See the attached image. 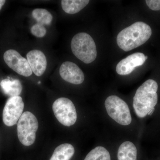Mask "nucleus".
I'll return each instance as SVG.
<instances>
[{
    "label": "nucleus",
    "mask_w": 160,
    "mask_h": 160,
    "mask_svg": "<svg viewBox=\"0 0 160 160\" xmlns=\"http://www.w3.org/2000/svg\"><path fill=\"white\" fill-rule=\"evenodd\" d=\"M158 83L152 79L147 80L138 88L133 97V107L138 117L151 115L158 101Z\"/></svg>",
    "instance_id": "nucleus-1"
},
{
    "label": "nucleus",
    "mask_w": 160,
    "mask_h": 160,
    "mask_svg": "<svg viewBox=\"0 0 160 160\" xmlns=\"http://www.w3.org/2000/svg\"><path fill=\"white\" fill-rule=\"evenodd\" d=\"M152 29L146 23L137 22L122 30L117 38L119 47L128 52L142 46L150 38Z\"/></svg>",
    "instance_id": "nucleus-2"
},
{
    "label": "nucleus",
    "mask_w": 160,
    "mask_h": 160,
    "mask_svg": "<svg viewBox=\"0 0 160 160\" xmlns=\"http://www.w3.org/2000/svg\"><path fill=\"white\" fill-rule=\"evenodd\" d=\"M71 47L76 57L86 64L92 62L97 55L96 46L91 36L86 32H80L72 39Z\"/></svg>",
    "instance_id": "nucleus-3"
},
{
    "label": "nucleus",
    "mask_w": 160,
    "mask_h": 160,
    "mask_svg": "<svg viewBox=\"0 0 160 160\" xmlns=\"http://www.w3.org/2000/svg\"><path fill=\"white\" fill-rule=\"evenodd\" d=\"M105 106L108 115L118 124L122 126L130 125L132 117L127 103L116 95H111L106 99Z\"/></svg>",
    "instance_id": "nucleus-4"
},
{
    "label": "nucleus",
    "mask_w": 160,
    "mask_h": 160,
    "mask_svg": "<svg viewBox=\"0 0 160 160\" xmlns=\"http://www.w3.org/2000/svg\"><path fill=\"white\" fill-rule=\"evenodd\" d=\"M38 128L37 118L29 111L23 112L18 122V136L24 146H29L34 143L36 133Z\"/></svg>",
    "instance_id": "nucleus-5"
},
{
    "label": "nucleus",
    "mask_w": 160,
    "mask_h": 160,
    "mask_svg": "<svg viewBox=\"0 0 160 160\" xmlns=\"http://www.w3.org/2000/svg\"><path fill=\"white\" fill-rule=\"evenodd\" d=\"M52 110L55 117L63 126H72L76 122V109L69 99L61 98L56 100L52 105Z\"/></svg>",
    "instance_id": "nucleus-6"
},
{
    "label": "nucleus",
    "mask_w": 160,
    "mask_h": 160,
    "mask_svg": "<svg viewBox=\"0 0 160 160\" xmlns=\"http://www.w3.org/2000/svg\"><path fill=\"white\" fill-rule=\"evenodd\" d=\"M24 103L21 97H10L3 109V122L7 126H12L18 122L22 114Z\"/></svg>",
    "instance_id": "nucleus-7"
},
{
    "label": "nucleus",
    "mask_w": 160,
    "mask_h": 160,
    "mask_svg": "<svg viewBox=\"0 0 160 160\" xmlns=\"http://www.w3.org/2000/svg\"><path fill=\"white\" fill-rule=\"evenodd\" d=\"M3 58L7 66L18 74L26 77L32 74L27 59L23 58L18 51L14 49L7 50L4 53Z\"/></svg>",
    "instance_id": "nucleus-8"
},
{
    "label": "nucleus",
    "mask_w": 160,
    "mask_h": 160,
    "mask_svg": "<svg viewBox=\"0 0 160 160\" xmlns=\"http://www.w3.org/2000/svg\"><path fill=\"white\" fill-rule=\"evenodd\" d=\"M59 72L63 80L74 85H80L85 80V75L82 71L72 62H63L60 66Z\"/></svg>",
    "instance_id": "nucleus-9"
},
{
    "label": "nucleus",
    "mask_w": 160,
    "mask_h": 160,
    "mask_svg": "<svg viewBox=\"0 0 160 160\" xmlns=\"http://www.w3.org/2000/svg\"><path fill=\"white\" fill-rule=\"evenodd\" d=\"M147 58V57L142 52H136L130 55L118 63L117 72L121 75L130 74L136 67L143 65Z\"/></svg>",
    "instance_id": "nucleus-10"
},
{
    "label": "nucleus",
    "mask_w": 160,
    "mask_h": 160,
    "mask_svg": "<svg viewBox=\"0 0 160 160\" xmlns=\"http://www.w3.org/2000/svg\"><path fill=\"white\" fill-rule=\"evenodd\" d=\"M27 60L32 71L37 76L42 75L47 68V60L42 52L37 49L31 50L27 54Z\"/></svg>",
    "instance_id": "nucleus-11"
},
{
    "label": "nucleus",
    "mask_w": 160,
    "mask_h": 160,
    "mask_svg": "<svg viewBox=\"0 0 160 160\" xmlns=\"http://www.w3.org/2000/svg\"><path fill=\"white\" fill-rule=\"evenodd\" d=\"M0 86L4 93L11 97L19 96L22 90V83L18 79H5L1 81Z\"/></svg>",
    "instance_id": "nucleus-12"
},
{
    "label": "nucleus",
    "mask_w": 160,
    "mask_h": 160,
    "mask_svg": "<svg viewBox=\"0 0 160 160\" xmlns=\"http://www.w3.org/2000/svg\"><path fill=\"white\" fill-rule=\"evenodd\" d=\"M118 160H137V149L131 142L126 141L122 143L118 151Z\"/></svg>",
    "instance_id": "nucleus-13"
},
{
    "label": "nucleus",
    "mask_w": 160,
    "mask_h": 160,
    "mask_svg": "<svg viewBox=\"0 0 160 160\" xmlns=\"http://www.w3.org/2000/svg\"><path fill=\"white\" fill-rule=\"evenodd\" d=\"M74 152V148L71 144H62L55 149L50 160H69Z\"/></svg>",
    "instance_id": "nucleus-14"
},
{
    "label": "nucleus",
    "mask_w": 160,
    "mask_h": 160,
    "mask_svg": "<svg viewBox=\"0 0 160 160\" xmlns=\"http://www.w3.org/2000/svg\"><path fill=\"white\" fill-rule=\"evenodd\" d=\"M89 2V0H62V8L68 14H73L81 11Z\"/></svg>",
    "instance_id": "nucleus-15"
},
{
    "label": "nucleus",
    "mask_w": 160,
    "mask_h": 160,
    "mask_svg": "<svg viewBox=\"0 0 160 160\" xmlns=\"http://www.w3.org/2000/svg\"><path fill=\"white\" fill-rule=\"evenodd\" d=\"M84 160H111V157L106 148L97 146L89 152Z\"/></svg>",
    "instance_id": "nucleus-16"
},
{
    "label": "nucleus",
    "mask_w": 160,
    "mask_h": 160,
    "mask_svg": "<svg viewBox=\"0 0 160 160\" xmlns=\"http://www.w3.org/2000/svg\"><path fill=\"white\" fill-rule=\"evenodd\" d=\"M32 16L38 23L49 26L52 20V16L48 10L44 9H36L32 12Z\"/></svg>",
    "instance_id": "nucleus-17"
},
{
    "label": "nucleus",
    "mask_w": 160,
    "mask_h": 160,
    "mask_svg": "<svg viewBox=\"0 0 160 160\" xmlns=\"http://www.w3.org/2000/svg\"><path fill=\"white\" fill-rule=\"evenodd\" d=\"M46 28L42 25L37 23L33 25L31 28L32 34L38 38H43L46 33Z\"/></svg>",
    "instance_id": "nucleus-18"
},
{
    "label": "nucleus",
    "mask_w": 160,
    "mask_h": 160,
    "mask_svg": "<svg viewBox=\"0 0 160 160\" xmlns=\"http://www.w3.org/2000/svg\"><path fill=\"white\" fill-rule=\"evenodd\" d=\"M146 2L147 6L151 10H160V0H146Z\"/></svg>",
    "instance_id": "nucleus-19"
},
{
    "label": "nucleus",
    "mask_w": 160,
    "mask_h": 160,
    "mask_svg": "<svg viewBox=\"0 0 160 160\" xmlns=\"http://www.w3.org/2000/svg\"><path fill=\"white\" fill-rule=\"evenodd\" d=\"M6 1L5 0H0V10L2 9V7L6 3Z\"/></svg>",
    "instance_id": "nucleus-20"
}]
</instances>
